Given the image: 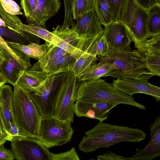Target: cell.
<instances>
[{"label":"cell","mask_w":160,"mask_h":160,"mask_svg":"<svg viewBox=\"0 0 160 160\" xmlns=\"http://www.w3.org/2000/svg\"><path fill=\"white\" fill-rule=\"evenodd\" d=\"M14 159L12 150L7 149L4 145L0 147V160H13Z\"/></svg>","instance_id":"cell-38"},{"label":"cell","mask_w":160,"mask_h":160,"mask_svg":"<svg viewBox=\"0 0 160 160\" xmlns=\"http://www.w3.org/2000/svg\"><path fill=\"white\" fill-rule=\"evenodd\" d=\"M156 3L160 5V0H155Z\"/></svg>","instance_id":"cell-44"},{"label":"cell","mask_w":160,"mask_h":160,"mask_svg":"<svg viewBox=\"0 0 160 160\" xmlns=\"http://www.w3.org/2000/svg\"><path fill=\"white\" fill-rule=\"evenodd\" d=\"M118 105L114 103L77 101L74 105V114L78 117H84L103 122L110 115L111 110Z\"/></svg>","instance_id":"cell-14"},{"label":"cell","mask_w":160,"mask_h":160,"mask_svg":"<svg viewBox=\"0 0 160 160\" xmlns=\"http://www.w3.org/2000/svg\"><path fill=\"white\" fill-rule=\"evenodd\" d=\"M11 142L15 159L51 160V152L37 139L27 137H16L13 138Z\"/></svg>","instance_id":"cell-10"},{"label":"cell","mask_w":160,"mask_h":160,"mask_svg":"<svg viewBox=\"0 0 160 160\" xmlns=\"http://www.w3.org/2000/svg\"><path fill=\"white\" fill-rule=\"evenodd\" d=\"M0 15L6 24L10 28L22 35L27 32H22L19 27L23 23L16 15L11 14L5 11L3 9L0 2Z\"/></svg>","instance_id":"cell-32"},{"label":"cell","mask_w":160,"mask_h":160,"mask_svg":"<svg viewBox=\"0 0 160 160\" xmlns=\"http://www.w3.org/2000/svg\"><path fill=\"white\" fill-rule=\"evenodd\" d=\"M85 133L78 148L86 153L94 152L101 148H108L122 142L139 143L146 137V133L140 129L100 121Z\"/></svg>","instance_id":"cell-1"},{"label":"cell","mask_w":160,"mask_h":160,"mask_svg":"<svg viewBox=\"0 0 160 160\" xmlns=\"http://www.w3.org/2000/svg\"><path fill=\"white\" fill-rule=\"evenodd\" d=\"M49 75L44 82L30 92L42 118L53 116L54 107L60 85L56 82L59 77Z\"/></svg>","instance_id":"cell-9"},{"label":"cell","mask_w":160,"mask_h":160,"mask_svg":"<svg viewBox=\"0 0 160 160\" xmlns=\"http://www.w3.org/2000/svg\"></svg>","instance_id":"cell-47"},{"label":"cell","mask_w":160,"mask_h":160,"mask_svg":"<svg viewBox=\"0 0 160 160\" xmlns=\"http://www.w3.org/2000/svg\"><path fill=\"white\" fill-rule=\"evenodd\" d=\"M100 62L90 67L78 77L79 82L95 80L102 77L110 76L116 71L114 64L103 58L99 59Z\"/></svg>","instance_id":"cell-20"},{"label":"cell","mask_w":160,"mask_h":160,"mask_svg":"<svg viewBox=\"0 0 160 160\" xmlns=\"http://www.w3.org/2000/svg\"><path fill=\"white\" fill-rule=\"evenodd\" d=\"M0 131L1 132L8 134L9 136V134L7 131L3 121L2 112L0 108Z\"/></svg>","instance_id":"cell-40"},{"label":"cell","mask_w":160,"mask_h":160,"mask_svg":"<svg viewBox=\"0 0 160 160\" xmlns=\"http://www.w3.org/2000/svg\"><path fill=\"white\" fill-rule=\"evenodd\" d=\"M151 138L142 148L137 149L133 156L128 158L130 160H151L160 156V117H157L150 126Z\"/></svg>","instance_id":"cell-16"},{"label":"cell","mask_w":160,"mask_h":160,"mask_svg":"<svg viewBox=\"0 0 160 160\" xmlns=\"http://www.w3.org/2000/svg\"><path fill=\"white\" fill-rule=\"evenodd\" d=\"M98 160H127L128 158L119 156L110 151L107 152L102 155H99L96 157Z\"/></svg>","instance_id":"cell-37"},{"label":"cell","mask_w":160,"mask_h":160,"mask_svg":"<svg viewBox=\"0 0 160 160\" xmlns=\"http://www.w3.org/2000/svg\"><path fill=\"white\" fill-rule=\"evenodd\" d=\"M0 46L2 47L1 54L0 71L8 83L13 86L25 71L32 66L30 58L19 50L8 45L0 36Z\"/></svg>","instance_id":"cell-6"},{"label":"cell","mask_w":160,"mask_h":160,"mask_svg":"<svg viewBox=\"0 0 160 160\" xmlns=\"http://www.w3.org/2000/svg\"><path fill=\"white\" fill-rule=\"evenodd\" d=\"M19 28L23 32L32 34L44 40L47 48L56 45L61 41L59 38L48 31L45 26L36 23H30L28 24L23 23L19 27Z\"/></svg>","instance_id":"cell-22"},{"label":"cell","mask_w":160,"mask_h":160,"mask_svg":"<svg viewBox=\"0 0 160 160\" xmlns=\"http://www.w3.org/2000/svg\"><path fill=\"white\" fill-rule=\"evenodd\" d=\"M37 7L27 18L29 22L34 23L45 26L47 21L54 16L60 8L59 0H35Z\"/></svg>","instance_id":"cell-18"},{"label":"cell","mask_w":160,"mask_h":160,"mask_svg":"<svg viewBox=\"0 0 160 160\" xmlns=\"http://www.w3.org/2000/svg\"><path fill=\"white\" fill-rule=\"evenodd\" d=\"M75 100L122 104L146 109L145 106L136 101L132 96L121 92L100 78L79 82Z\"/></svg>","instance_id":"cell-3"},{"label":"cell","mask_w":160,"mask_h":160,"mask_svg":"<svg viewBox=\"0 0 160 160\" xmlns=\"http://www.w3.org/2000/svg\"><path fill=\"white\" fill-rule=\"evenodd\" d=\"M8 26L5 23L4 21L0 18V27H7Z\"/></svg>","instance_id":"cell-43"},{"label":"cell","mask_w":160,"mask_h":160,"mask_svg":"<svg viewBox=\"0 0 160 160\" xmlns=\"http://www.w3.org/2000/svg\"><path fill=\"white\" fill-rule=\"evenodd\" d=\"M104 27L103 35L108 44V55L132 50L130 46L132 42L131 37L120 21L112 22Z\"/></svg>","instance_id":"cell-11"},{"label":"cell","mask_w":160,"mask_h":160,"mask_svg":"<svg viewBox=\"0 0 160 160\" xmlns=\"http://www.w3.org/2000/svg\"><path fill=\"white\" fill-rule=\"evenodd\" d=\"M13 87V108L15 123L27 137L39 140L42 118L38 110L28 91L17 84Z\"/></svg>","instance_id":"cell-2"},{"label":"cell","mask_w":160,"mask_h":160,"mask_svg":"<svg viewBox=\"0 0 160 160\" xmlns=\"http://www.w3.org/2000/svg\"><path fill=\"white\" fill-rule=\"evenodd\" d=\"M76 21L75 28L76 31L81 36L86 39L103 34L104 29L94 10L85 13Z\"/></svg>","instance_id":"cell-17"},{"label":"cell","mask_w":160,"mask_h":160,"mask_svg":"<svg viewBox=\"0 0 160 160\" xmlns=\"http://www.w3.org/2000/svg\"><path fill=\"white\" fill-rule=\"evenodd\" d=\"M94 10L101 25L112 22L110 0H95Z\"/></svg>","instance_id":"cell-30"},{"label":"cell","mask_w":160,"mask_h":160,"mask_svg":"<svg viewBox=\"0 0 160 160\" xmlns=\"http://www.w3.org/2000/svg\"><path fill=\"white\" fill-rule=\"evenodd\" d=\"M2 59V57L1 54V52H0V62H1Z\"/></svg>","instance_id":"cell-45"},{"label":"cell","mask_w":160,"mask_h":160,"mask_svg":"<svg viewBox=\"0 0 160 160\" xmlns=\"http://www.w3.org/2000/svg\"><path fill=\"white\" fill-rule=\"evenodd\" d=\"M49 75L42 70L29 69L22 73L16 84L32 92L42 83Z\"/></svg>","instance_id":"cell-21"},{"label":"cell","mask_w":160,"mask_h":160,"mask_svg":"<svg viewBox=\"0 0 160 160\" xmlns=\"http://www.w3.org/2000/svg\"><path fill=\"white\" fill-rule=\"evenodd\" d=\"M144 57L146 66L153 76H160V34L134 45Z\"/></svg>","instance_id":"cell-15"},{"label":"cell","mask_w":160,"mask_h":160,"mask_svg":"<svg viewBox=\"0 0 160 160\" xmlns=\"http://www.w3.org/2000/svg\"><path fill=\"white\" fill-rule=\"evenodd\" d=\"M108 44L103 34L89 39L84 51L99 59L108 55Z\"/></svg>","instance_id":"cell-26"},{"label":"cell","mask_w":160,"mask_h":160,"mask_svg":"<svg viewBox=\"0 0 160 160\" xmlns=\"http://www.w3.org/2000/svg\"><path fill=\"white\" fill-rule=\"evenodd\" d=\"M52 32L61 39L56 45L72 55L76 59L84 52L89 39L81 36L73 27L71 28L67 27L61 29V26L58 25Z\"/></svg>","instance_id":"cell-12"},{"label":"cell","mask_w":160,"mask_h":160,"mask_svg":"<svg viewBox=\"0 0 160 160\" xmlns=\"http://www.w3.org/2000/svg\"><path fill=\"white\" fill-rule=\"evenodd\" d=\"M76 60L72 55L67 53L48 64L41 70L49 75H57L68 72V68Z\"/></svg>","instance_id":"cell-23"},{"label":"cell","mask_w":160,"mask_h":160,"mask_svg":"<svg viewBox=\"0 0 160 160\" xmlns=\"http://www.w3.org/2000/svg\"><path fill=\"white\" fill-rule=\"evenodd\" d=\"M3 9L7 12L12 15H22L21 7L12 0H0Z\"/></svg>","instance_id":"cell-33"},{"label":"cell","mask_w":160,"mask_h":160,"mask_svg":"<svg viewBox=\"0 0 160 160\" xmlns=\"http://www.w3.org/2000/svg\"><path fill=\"white\" fill-rule=\"evenodd\" d=\"M111 84L121 92L130 96L136 93L150 95L157 102L160 101V88L150 83L148 80L131 78H117Z\"/></svg>","instance_id":"cell-13"},{"label":"cell","mask_w":160,"mask_h":160,"mask_svg":"<svg viewBox=\"0 0 160 160\" xmlns=\"http://www.w3.org/2000/svg\"><path fill=\"white\" fill-rule=\"evenodd\" d=\"M13 94L9 85L4 84L0 88V108L6 129L9 134L8 138L10 135V123H15L13 108Z\"/></svg>","instance_id":"cell-19"},{"label":"cell","mask_w":160,"mask_h":160,"mask_svg":"<svg viewBox=\"0 0 160 160\" xmlns=\"http://www.w3.org/2000/svg\"><path fill=\"white\" fill-rule=\"evenodd\" d=\"M101 58L115 66L116 71L110 77L148 80L153 76L147 67L144 57L137 49L108 55Z\"/></svg>","instance_id":"cell-4"},{"label":"cell","mask_w":160,"mask_h":160,"mask_svg":"<svg viewBox=\"0 0 160 160\" xmlns=\"http://www.w3.org/2000/svg\"><path fill=\"white\" fill-rule=\"evenodd\" d=\"M2 50V47L0 46V52H1Z\"/></svg>","instance_id":"cell-46"},{"label":"cell","mask_w":160,"mask_h":160,"mask_svg":"<svg viewBox=\"0 0 160 160\" xmlns=\"http://www.w3.org/2000/svg\"><path fill=\"white\" fill-rule=\"evenodd\" d=\"M22 8L26 18H28L35 10L37 4L35 0H20Z\"/></svg>","instance_id":"cell-36"},{"label":"cell","mask_w":160,"mask_h":160,"mask_svg":"<svg viewBox=\"0 0 160 160\" xmlns=\"http://www.w3.org/2000/svg\"><path fill=\"white\" fill-rule=\"evenodd\" d=\"M8 136V134L0 131V147L3 145L6 142Z\"/></svg>","instance_id":"cell-41"},{"label":"cell","mask_w":160,"mask_h":160,"mask_svg":"<svg viewBox=\"0 0 160 160\" xmlns=\"http://www.w3.org/2000/svg\"><path fill=\"white\" fill-rule=\"evenodd\" d=\"M7 83V80L0 71V88L3 85Z\"/></svg>","instance_id":"cell-42"},{"label":"cell","mask_w":160,"mask_h":160,"mask_svg":"<svg viewBox=\"0 0 160 160\" xmlns=\"http://www.w3.org/2000/svg\"><path fill=\"white\" fill-rule=\"evenodd\" d=\"M98 60L97 56L84 51L68 68V72H72L78 77L90 67L96 63Z\"/></svg>","instance_id":"cell-27"},{"label":"cell","mask_w":160,"mask_h":160,"mask_svg":"<svg viewBox=\"0 0 160 160\" xmlns=\"http://www.w3.org/2000/svg\"><path fill=\"white\" fill-rule=\"evenodd\" d=\"M95 0H72V12L74 21L85 13L94 10Z\"/></svg>","instance_id":"cell-31"},{"label":"cell","mask_w":160,"mask_h":160,"mask_svg":"<svg viewBox=\"0 0 160 160\" xmlns=\"http://www.w3.org/2000/svg\"><path fill=\"white\" fill-rule=\"evenodd\" d=\"M125 0H110L112 22L119 21L121 11Z\"/></svg>","instance_id":"cell-35"},{"label":"cell","mask_w":160,"mask_h":160,"mask_svg":"<svg viewBox=\"0 0 160 160\" xmlns=\"http://www.w3.org/2000/svg\"><path fill=\"white\" fill-rule=\"evenodd\" d=\"M9 46L19 50L29 58H34L38 61L45 54L47 51L45 44H40L38 43L31 42L28 45L6 42Z\"/></svg>","instance_id":"cell-25"},{"label":"cell","mask_w":160,"mask_h":160,"mask_svg":"<svg viewBox=\"0 0 160 160\" xmlns=\"http://www.w3.org/2000/svg\"><path fill=\"white\" fill-rule=\"evenodd\" d=\"M147 26L151 37L160 34V5L156 3L148 8Z\"/></svg>","instance_id":"cell-28"},{"label":"cell","mask_w":160,"mask_h":160,"mask_svg":"<svg viewBox=\"0 0 160 160\" xmlns=\"http://www.w3.org/2000/svg\"><path fill=\"white\" fill-rule=\"evenodd\" d=\"M68 53L56 45L47 48V51L44 56L29 68L41 70L44 67L58 58Z\"/></svg>","instance_id":"cell-29"},{"label":"cell","mask_w":160,"mask_h":160,"mask_svg":"<svg viewBox=\"0 0 160 160\" xmlns=\"http://www.w3.org/2000/svg\"><path fill=\"white\" fill-rule=\"evenodd\" d=\"M79 82L71 71L67 73L62 82L57 94L53 116L72 122L74 114V105Z\"/></svg>","instance_id":"cell-8"},{"label":"cell","mask_w":160,"mask_h":160,"mask_svg":"<svg viewBox=\"0 0 160 160\" xmlns=\"http://www.w3.org/2000/svg\"><path fill=\"white\" fill-rule=\"evenodd\" d=\"M148 8L138 0H125L121 12L119 21L125 26L134 45L151 38L147 26Z\"/></svg>","instance_id":"cell-5"},{"label":"cell","mask_w":160,"mask_h":160,"mask_svg":"<svg viewBox=\"0 0 160 160\" xmlns=\"http://www.w3.org/2000/svg\"><path fill=\"white\" fill-rule=\"evenodd\" d=\"M74 131L70 122L54 116L42 118L39 130V141L48 148L69 142Z\"/></svg>","instance_id":"cell-7"},{"label":"cell","mask_w":160,"mask_h":160,"mask_svg":"<svg viewBox=\"0 0 160 160\" xmlns=\"http://www.w3.org/2000/svg\"><path fill=\"white\" fill-rule=\"evenodd\" d=\"M51 160H79L75 148H72L69 150L58 154L51 153Z\"/></svg>","instance_id":"cell-34"},{"label":"cell","mask_w":160,"mask_h":160,"mask_svg":"<svg viewBox=\"0 0 160 160\" xmlns=\"http://www.w3.org/2000/svg\"><path fill=\"white\" fill-rule=\"evenodd\" d=\"M0 36L5 42L25 45H28L31 42H37L36 40H38V37L33 35L28 32L25 35H22L8 26L0 27Z\"/></svg>","instance_id":"cell-24"},{"label":"cell","mask_w":160,"mask_h":160,"mask_svg":"<svg viewBox=\"0 0 160 160\" xmlns=\"http://www.w3.org/2000/svg\"><path fill=\"white\" fill-rule=\"evenodd\" d=\"M139 2L143 6L146 8L153 5L156 2L155 0H138Z\"/></svg>","instance_id":"cell-39"}]
</instances>
